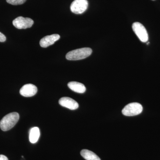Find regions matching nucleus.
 Returning a JSON list of instances; mask_svg holds the SVG:
<instances>
[{
	"mask_svg": "<svg viewBox=\"0 0 160 160\" xmlns=\"http://www.w3.org/2000/svg\"><path fill=\"white\" fill-rule=\"evenodd\" d=\"M19 119L18 112H12L6 115L0 122V128L3 131H7L13 128Z\"/></svg>",
	"mask_w": 160,
	"mask_h": 160,
	"instance_id": "1",
	"label": "nucleus"
},
{
	"mask_svg": "<svg viewBox=\"0 0 160 160\" xmlns=\"http://www.w3.org/2000/svg\"><path fill=\"white\" fill-rule=\"evenodd\" d=\"M92 53V50L91 48H81L69 52L66 55V58L69 61L84 59L91 55Z\"/></svg>",
	"mask_w": 160,
	"mask_h": 160,
	"instance_id": "2",
	"label": "nucleus"
},
{
	"mask_svg": "<svg viewBox=\"0 0 160 160\" xmlns=\"http://www.w3.org/2000/svg\"><path fill=\"white\" fill-rule=\"evenodd\" d=\"M142 110V106L140 103H131L124 107L122 113L126 116H134L140 114Z\"/></svg>",
	"mask_w": 160,
	"mask_h": 160,
	"instance_id": "3",
	"label": "nucleus"
},
{
	"mask_svg": "<svg viewBox=\"0 0 160 160\" xmlns=\"http://www.w3.org/2000/svg\"><path fill=\"white\" fill-rule=\"evenodd\" d=\"M132 28L135 33L141 42H147L149 39L148 32L142 24L136 22L132 24Z\"/></svg>",
	"mask_w": 160,
	"mask_h": 160,
	"instance_id": "4",
	"label": "nucleus"
},
{
	"mask_svg": "<svg viewBox=\"0 0 160 160\" xmlns=\"http://www.w3.org/2000/svg\"><path fill=\"white\" fill-rule=\"evenodd\" d=\"M88 7L87 0H74L70 6V9L75 14H82L86 11Z\"/></svg>",
	"mask_w": 160,
	"mask_h": 160,
	"instance_id": "5",
	"label": "nucleus"
},
{
	"mask_svg": "<svg viewBox=\"0 0 160 160\" xmlns=\"http://www.w3.org/2000/svg\"><path fill=\"white\" fill-rule=\"evenodd\" d=\"M34 22L33 20L28 18L18 17L12 21L13 26L18 29H26L32 26Z\"/></svg>",
	"mask_w": 160,
	"mask_h": 160,
	"instance_id": "6",
	"label": "nucleus"
},
{
	"mask_svg": "<svg viewBox=\"0 0 160 160\" xmlns=\"http://www.w3.org/2000/svg\"><path fill=\"white\" fill-rule=\"evenodd\" d=\"M38 92V88L35 85L31 84H26L22 87L20 90L21 95L25 97L33 96Z\"/></svg>",
	"mask_w": 160,
	"mask_h": 160,
	"instance_id": "7",
	"label": "nucleus"
},
{
	"mask_svg": "<svg viewBox=\"0 0 160 160\" xmlns=\"http://www.w3.org/2000/svg\"><path fill=\"white\" fill-rule=\"evenodd\" d=\"M59 103L63 107H66L71 110H75L79 107L77 102L70 98H62L59 100Z\"/></svg>",
	"mask_w": 160,
	"mask_h": 160,
	"instance_id": "8",
	"label": "nucleus"
},
{
	"mask_svg": "<svg viewBox=\"0 0 160 160\" xmlns=\"http://www.w3.org/2000/svg\"><path fill=\"white\" fill-rule=\"evenodd\" d=\"M60 38L59 35L54 34L46 36L42 38L40 41V45L43 48H46L53 45Z\"/></svg>",
	"mask_w": 160,
	"mask_h": 160,
	"instance_id": "9",
	"label": "nucleus"
},
{
	"mask_svg": "<svg viewBox=\"0 0 160 160\" xmlns=\"http://www.w3.org/2000/svg\"><path fill=\"white\" fill-rule=\"evenodd\" d=\"M68 86L70 89L78 93H83L86 91V88L84 84L77 82H69Z\"/></svg>",
	"mask_w": 160,
	"mask_h": 160,
	"instance_id": "10",
	"label": "nucleus"
},
{
	"mask_svg": "<svg viewBox=\"0 0 160 160\" xmlns=\"http://www.w3.org/2000/svg\"><path fill=\"white\" fill-rule=\"evenodd\" d=\"M40 130L37 127H33L29 131V141L30 142L34 144L38 142L40 137Z\"/></svg>",
	"mask_w": 160,
	"mask_h": 160,
	"instance_id": "11",
	"label": "nucleus"
},
{
	"mask_svg": "<svg viewBox=\"0 0 160 160\" xmlns=\"http://www.w3.org/2000/svg\"><path fill=\"white\" fill-rule=\"evenodd\" d=\"M81 155L86 160H101L95 153L88 149H83L81 151Z\"/></svg>",
	"mask_w": 160,
	"mask_h": 160,
	"instance_id": "12",
	"label": "nucleus"
},
{
	"mask_svg": "<svg viewBox=\"0 0 160 160\" xmlns=\"http://www.w3.org/2000/svg\"><path fill=\"white\" fill-rule=\"evenodd\" d=\"M26 1V0H6V2L9 4H11L12 5H22L24 4Z\"/></svg>",
	"mask_w": 160,
	"mask_h": 160,
	"instance_id": "13",
	"label": "nucleus"
},
{
	"mask_svg": "<svg viewBox=\"0 0 160 160\" xmlns=\"http://www.w3.org/2000/svg\"><path fill=\"white\" fill-rule=\"evenodd\" d=\"M6 37L3 33L0 32V42H4L6 41Z\"/></svg>",
	"mask_w": 160,
	"mask_h": 160,
	"instance_id": "14",
	"label": "nucleus"
},
{
	"mask_svg": "<svg viewBox=\"0 0 160 160\" xmlns=\"http://www.w3.org/2000/svg\"><path fill=\"white\" fill-rule=\"evenodd\" d=\"M0 160H9L7 157L4 155H0Z\"/></svg>",
	"mask_w": 160,
	"mask_h": 160,
	"instance_id": "15",
	"label": "nucleus"
},
{
	"mask_svg": "<svg viewBox=\"0 0 160 160\" xmlns=\"http://www.w3.org/2000/svg\"><path fill=\"white\" fill-rule=\"evenodd\" d=\"M153 1H154V0H153Z\"/></svg>",
	"mask_w": 160,
	"mask_h": 160,
	"instance_id": "16",
	"label": "nucleus"
}]
</instances>
